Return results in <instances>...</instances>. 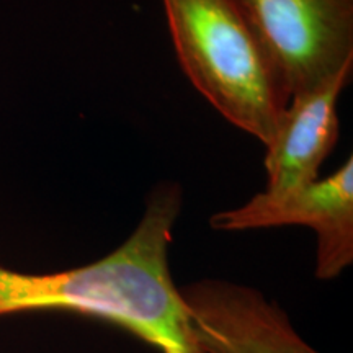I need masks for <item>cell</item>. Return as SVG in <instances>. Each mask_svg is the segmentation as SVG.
<instances>
[{
  "instance_id": "obj_1",
  "label": "cell",
  "mask_w": 353,
  "mask_h": 353,
  "mask_svg": "<svg viewBox=\"0 0 353 353\" xmlns=\"http://www.w3.org/2000/svg\"><path fill=\"white\" fill-rule=\"evenodd\" d=\"M180 211L182 190L161 182L134 231L105 257L48 273L0 265V317L68 312L108 322L159 353H203L169 265Z\"/></svg>"
},
{
  "instance_id": "obj_2",
  "label": "cell",
  "mask_w": 353,
  "mask_h": 353,
  "mask_svg": "<svg viewBox=\"0 0 353 353\" xmlns=\"http://www.w3.org/2000/svg\"><path fill=\"white\" fill-rule=\"evenodd\" d=\"M187 77L218 112L265 145L290 95L268 48L237 0H162Z\"/></svg>"
},
{
  "instance_id": "obj_3",
  "label": "cell",
  "mask_w": 353,
  "mask_h": 353,
  "mask_svg": "<svg viewBox=\"0 0 353 353\" xmlns=\"http://www.w3.org/2000/svg\"><path fill=\"white\" fill-rule=\"evenodd\" d=\"M280 69L290 99L353 57V0H237Z\"/></svg>"
},
{
  "instance_id": "obj_4",
  "label": "cell",
  "mask_w": 353,
  "mask_h": 353,
  "mask_svg": "<svg viewBox=\"0 0 353 353\" xmlns=\"http://www.w3.org/2000/svg\"><path fill=\"white\" fill-rule=\"evenodd\" d=\"M216 231L306 226L316 234V276L334 280L353 263V157L327 179L288 192L257 193L211 216Z\"/></svg>"
},
{
  "instance_id": "obj_5",
  "label": "cell",
  "mask_w": 353,
  "mask_h": 353,
  "mask_svg": "<svg viewBox=\"0 0 353 353\" xmlns=\"http://www.w3.org/2000/svg\"><path fill=\"white\" fill-rule=\"evenodd\" d=\"M179 290L203 353H321L252 286L205 278Z\"/></svg>"
},
{
  "instance_id": "obj_6",
  "label": "cell",
  "mask_w": 353,
  "mask_h": 353,
  "mask_svg": "<svg viewBox=\"0 0 353 353\" xmlns=\"http://www.w3.org/2000/svg\"><path fill=\"white\" fill-rule=\"evenodd\" d=\"M352 74L353 57L327 79L291 97L267 145V192H288L319 179L321 165L337 144L339 97Z\"/></svg>"
}]
</instances>
